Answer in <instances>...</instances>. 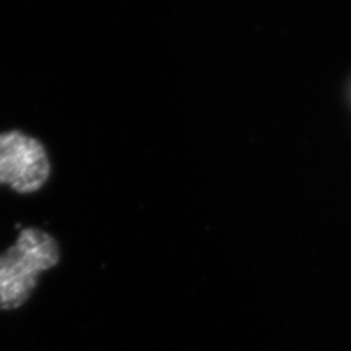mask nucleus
I'll return each instance as SVG.
<instances>
[{
  "label": "nucleus",
  "mask_w": 351,
  "mask_h": 351,
  "mask_svg": "<svg viewBox=\"0 0 351 351\" xmlns=\"http://www.w3.org/2000/svg\"><path fill=\"white\" fill-rule=\"evenodd\" d=\"M58 259L56 241L41 230L25 228L16 243L0 256V311L24 304L38 274L51 268Z\"/></svg>",
  "instance_id": "obj_1"
},
{
  "label": "nucleus",
  "mask_w": 351,
  "mask_h": 351,
  "mask_svg": "<svg viewBox=\"0 0 351 351\" xmlns=\"http://www.w3.org/2000/svg\"><path fill=\"white\" fill-rule=\"evenodd\" d=\"M49 174L47 152L37 139L18 130L0 134V184L31 193L43 188Z\"/></svg>",
  "instance_id": "obj_2"
},
{
  "label": "nucleus",
  "mask_w": 351,
  "mask_h": 351,
  "mask_svg": "<svg viewBox=\"0 0 351 351\" xmlns=\"http://www.w3.org/2000/svg\"><path fill=\"white\" fill-rule=\"evenodd\" d=\"M346 95H347L348 104H350V107H351V76H350V80H348V82H347V91H346Z\"/></svg>",
  "instance_id": "obj_3"
}]
</instances>
